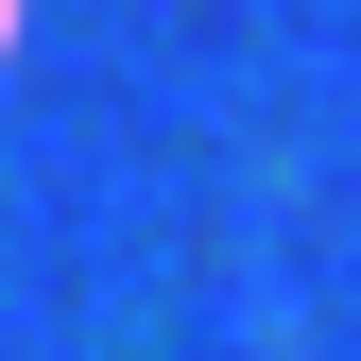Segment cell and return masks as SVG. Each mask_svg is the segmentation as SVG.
<instances>
[{"label":"cell","instance_id":"1","mask_svg":"<svg viewBox=\"0 0 361 361\" xmlns=\"http://www.w3.org/2000/svg\"><path fill=\"white\" fill-rule=\"evenodd\" d=\"M0 35H18V0H0Z\"/></svg>","mask_w":361,"mask_h":361}]
</instances>
